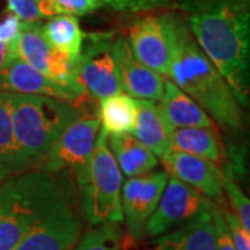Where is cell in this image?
<instances>
[{
	"label": "cell",
	"instance_id": "1",
	"mask_svg": "<svg viewBox=\"0 0 250 250\" xmlns=\"http://www.w3.org/2000/svg\"><path fill=\"white\" fill-rule=\"evenodd\" d=\"M207 59L231 86L242 107L250 93V0H175Z\"/></svg>",
	"mask_w": 250,
	"mask_h": 250
},
{
	"label": "cell",
	"instance_id": "2",
	"mask_svg": "<svg viewBox=\"0 0 250 250\" xmlns=\"http://www.w3.org/2000/svg\"><path fill=\"white\" fill-rule=\"evenodd\" d=\"M168 80L193 99L215 124L239 131L243 125L242 104L214 64L190 34L181 16Z\"/></svg>",
	"mask_w": 250,
	"mask_h": 250
},
{
	"label": "cell",
	"instance_id": "3",
	"mask_svg": "<svg viewBox=\"0 0 250 250\" xmlns=\"http://www.w3.org/2000/svg\"><path fill=\"white\" fill-rule=\"evenodd\" d=\"M13 124L11 175L36 170L57 136L80 117L78 106L59 99L9 93Z\"/></svg>",
	"mask_w": 250,
	"mask_h": 250
},
{
	"label": "cell",
	"instance_id": "4",
	"mask_svg": "<svg viewBox=\"0 0 250 250\" xmlns=\"http://www.w3.org/2000/svg\"><path fill=\"white\" fill-rule=\"evenodd\" d=\"M67 193L54 172L36 170L0 182V250H14L35 221Z\"/></svg>",
	"mask_w": 250,
	"mask_h": 250
},
{
	"label": "cell",
	"instance_id": "5",
	"mask_svg": "<svg viewBox=\"0 0 250 250\" xmlns=\"http://www.w3.org/2000/svg\"><path fill=\"white\" fill-rule=\"evenodd\" d=\"M83 214L88 223L100 225L124 221L121 190L123 174L107 145V134L100 129L86 175L81 182Z\"/></svg>",
	"mask_w": 250,
	"mask_h": 250
},
{
	"label": "cell",
	"instance_id": "6",
	"mask_svg": "<svg viewBox=\"0 0 250 250\" xmlns=\"http://www.w3.org/2000/svg\"><path fill=\"white\" fill-rule=\"evenodd\" d=\"M179 17L181 14L168 11L141 18L129 27L125 38L139 62L167 78L170 75Z\"/></svg>",
	"mask_w": 250,
	"mask_h": 250
},
{
	"label": "cell",
	"instance_id": "7",
	"mask_svg": "<svg viewBox=\"0 0 250 250\" xmlns=\"http://www.w3.org/2000/svg\"><path fill=\"white\" fill-rule=\"evenodd\" d=\"M100 129L98 116L78 117L57 136L39 168L54 174L68 171L80 185L86 175Z\"/></svg>",
	"mask_w": 250,
	"mask_h": 250
},
{
	"label": "cell",
	"instance_id": "8",
	"mask_svg": "<svg viewBox=\"0 0 250 250\" xmlns=\"http://www.w3.org/2000/svg\"><path fill=\"white\" fill-rule=\"evenodd\" d=\"M82 228L78 210L65 193L36 220L14 250H72Z\"/></svg>",
	"mask_w": 250,
	"mask_h": 250
},
{
	"label": "cell",
	"instance_id": "9",
	"mask_svg": "<svg viewBox=\"0 0 250 250\" xmlns=\"http://www.w3.org/2000/svg\"><path fill=\"white\" fill-rule=\"evenodd\" d=\"M18 59L45 74L52 80L70 86H81L78 82V62H74L47 43L41 22H22L14 41Z\"/></svg>",
	"mask_w": 250,
	"mask_h": 250
},
{
	"label": "cell",
	"instance_id": "10",
	"mask_svg": "<svg viewBox=\"0 0 250 250\" xmlns=\"http://www.w3.org/2000/svg\"><path fill=\"white\" fill-rule=\"evenodd\" d=\"M89 43L78 59V82L93 99L123 92L113 54V34H86Z\"/></svg>",
	"mask_w": 250,
	"mask_h": 250
},
{
	"label": "cell",
	"instance_id": "11",
	"mask_svg": "<svg viewBox=\"0 0 250 250\" xmlns=\"http://www.w3.org/2000/svg\"><path fill=\"white\" fill-rule=\"evenodd\" d=\"M210 203L196 189L168 177L153 214L146 223V236L159 238L192 220Z\"/></svg>",
	"mask_w": 250,
	"mask_h": 250
},
{
	"label": "cell",
	"instance_id": "12",
	"mask_svg": "<svg viewBox=\"0 0 250 250\" xmlns=\"http://www.w3.org/2000/svg\"><path fill=\"white\" fill-rule=\"evenodd\" d=\"M168 177L167 171L153 170L128 178L123 184V215L132 239H142L146 236V223L160 200Z\"/></svg>",
	"mask_w": 250,
	"mask_h": 250
},
{
	"label": "cell",
	"instance_id": "13",
	"mask_svg": "<svg viewBox=\"0 0 250 250\" xmlns=\"http://www.w3.org/2000/svg\"><path fill=\"white\" fill-rule=\"evenodd\" d=\"M0 92L47 96L75 106L88 96L82 86H70L52 80L18 57L0 71Z\"/></svg>",
	"mask_w": 250,
	"mask_h": 250
},
{
	"label": "cell",
	"instance_id": "14",
	"mask_svg": "<svg viewBox=\"0 0 250 250\" xmlns=\"http://www.w3.org/2000/svg\"><path fill=\"white\" fill-rule=\"evenodd\" d=\"M167 172L187 184L215 205H225L223 192V171L213 161L192 154L168 152L161 157Z\"/></svg>",
	"mask_w": 250,
	"mask_h": 250
},
{
	"label": "cell",
	"instance_id": "15",
	"mask_svg": "<svg viewBox=\"0 0 250 250\" xmlns=\"http://www.w3.org/2000/svg\"><path fill=\"white\" fill-rule=\"evenodd\" d=\"M113 54L121 90L134 99L159 102L166 78L135 57L125 36L113 38Z\"/></svg>",
	"mask_w": 250,
	"mask_h": 250
},
{
	"label": "cell",
	"instance_id": "16",
	"mask_svg": "<svg viewBox=\"0 0 250 250\" xmlns=\"http://www.w3.org/2000/svg\"><path fill=\"white\" fill-rule=\"evenodd\" d=\"M153 250H215L208 206L184 225L159 236Z\"/></svg>",
	"mask_w": 250,
	"mask_h": 250
},
{
	"label": "cell",
	"instance_id": "17",
	"mask_svg": "<svg viewBox=\"0 0 250 250\" xmlns=\"http://www.w3.org/2000/svg\"><path fill=\"white\" fill-rule=\"evenodd\" d=\"M172 129L156 102L136 99V118L132 135L160 159L170 152Z\"/></svg>",
	"mask_w": 250,
	"mask_h": 250
},
{
	"label": "cell",
	"instance_id": "18",
	"mask_svg": "<svg viewBox=\"0 0 250 250\" xmlns=\"http://www.w3.org/2000/svg\"><path fill=\"white\" fill-rule=\"evenodd\" d=\"M159 107L172 128L206 126L215 128V123L203 108L171 80H164L163 96Z\"/></svg>",
	"mask_w": 250,
	"mask_h": 250
},
{
	"label": "cell",
	"instance_id": "19",
	"mask_svg": "<svg viewBox=\"0 0 250 250\" xmlns=\"http://www.w3.org/2000/svg\"><path fill=\"white\" fill-rule=\"evenodd\" d=\"M170 152L187 153L215 164H220L225 157V147L217 128L206 126L174 128L170 139Z\"/></svg>",
	"mask_w": 250,
	"mask_h": 250
},
{
	"label": "cell",
	"instance_id": "20",
	"mask_svg": "<svg viewBox=\"0 0 250 250\" xmlns=\"http://www.w3.org/2000/svg\"><path fill=\"white\" fill-rule=\"evenodd\" d=\"M107 145L121 174L132 178L157 168V156L132 134L107 135Z\"/></svg>",
	"mask_w": 250,
	"mask_h": 250
},
{
	"label": "cell",
	"instance_id": "21",
	"mask_svg": "<svg viewBox=\"0 0 250 250\" xmlns=\"http://www.w3.org/2000/svg\"><path fill=\"white\" fill-rule=\"evenodd\" d=\"M42 34L47 43L74 62H78L86 34L82 31L78 18L74 16H56L42 24Z\"/></svg>",
	"mask_w": 250,
	"mask_h": 250
},
{
	"label": "cell",
	"instance_id": "22",
	"mask_svg": "<svg viewBox=\"0 0 250 250\" xmlns=\"http://www.w3.org/2000/svg\"><path fill=\"white\" fill-rule=\"evenodd\" d=\"M99 121L107 135L132 134L136 118V99L124 92L99 100Z\"/></svg>",
	"mask_w": 250,
	"mask_h": 250
},
{
	"label": "cell",
	"instance_id": "23",
	"mask_svg": "<svg viewBox=\"0 0 250 250\" xmlns=\"http://www.w3.org/2000/svg\"><path fill=\"white\" fill-rule=\"evenodd\" d=\"M123 231L120 224L106 223L93 225L83 233L72 250H121Z\"/></svg>",
	"mask_w": 250,
	"mask_h": 250
},
{
	"label": "cell",
	"instance_id": "24",
	"mask_svg": "<svg viewBox=\"0 0 250 250\" xmlns=\"http://www.w3.org/2000/svg\"><path fill=\"white\" fill-rule=\"evenodd\" d=\"M13 124L7 92H0V182L11 177Z\"/></svg>",
	"mask_w": 250,
	"mask_h": 250
},
{
	"label": "cell",
	"instance_id": "25",
	"mask_svg": "<svg viewBox=\"0 0 250 250\" xmlns=\"http://www.w3.org/2000/svg\"><path fill=\"white\" fill-rule=\"evenodd\" d=\"M223 192L225 203H228L229 210L238 217L241 224L250 231V202L249 197L239 187L238 181L223 172Z\"/></svg>",
	"mask_w": 250,
	"mask_h": 250
},
{
	"label": "cell",
	"instance_id": "26",
	"mask_svg": "<svg viewBox=\"0 0 250 250\" xmlns=\"http://www.w3.org/2000/svg\"><path fill=\"white\" fill-rule=\"evenodd\" d=\"M104 6L116 11L124 13H142L152 10L170 7L175 4V0H103Z\"/></svg>",
	"mask_w": 250,
	"mask_h": 250
},
{
	"label": "cell",
	"instance_id": "27",
	"mask_svg": "<svg viewBox=\"0 0 250 250\" xmlns=\"http://www.w3.org/2000/svg\"><path fill=\"white\" fill-rule=\"evenodd\" d=\"M208 210L213 220V228H214V249L215 250H238L232 238L229 235V231L227 228V224L224 221L221 210L218 205L210 202Z\"/></svg>",
	"mask_w": 250,
	"mask_h": 250
},
{
	"label": "cell",
	"instance_id": "28",
	"mask_svg": "<svg viewBox=\"0 0 250 250\" xmlns=\"http://www.w3.org/2000/svg\"><path fill=\"white\" fill-rule=\"evenodd\" d=\"M221 210V214L224 217V221L227 224V228L229 231V235L232 238L233 243L238 250H250V231H248L241 221L238 220V217L233 214L229 208H227L225 205L218 206Z\"/></svg>",
	"mask_w": 250,
	"mask_h": 250
},
{
	"label": "cell",
	"instance_id": "29",
	"mask_svg": "<svg viewBox=\"0 0 250 250\" xmlns=\"http://www.w3.org/2000/svg\"><path fill=\"white\" fill-rule=\"evenodd\" d=\"M52 1L60 11V16L67 14L74 17L95 13L96 10L104 6L103 0H52Z\"/></svg>",
	"mask_w": 250,
	"mask_h": 250
},
{
	"label": "cell",
	"instance_id": "30",
	"mask_svg": "<svg viewBox=\"0 0 250 250\" xmlns=\"http://www.w3.org/2000/svg\"><path fill=\"white\" fill-rule=\"evenodd\" d=\"M10 13L16 14L22 22H36L41 18L38 0H6Z\"/></svg>",
	"mask_w": 250,
	"mask_h": 250
},
{
	"label": "cell",
	"instance_id": "31",
	"mask_svg": "<svg viewBox=\"0 0 250 250\" xmlns=\"http://www.w3.org/2000/svg\"><path fill=\"white\" fill-rule=\"evenodd\" d=\"M22 21L13 13H9L7 16L0 21V42L13 45L17 38L20 28Z\"/></svg>",
	"mask_w": 250,
	"mask_h": 250
},
{
	"label": "cell",
	"instance_id": "32",
	"mask_svg": "<svg viewBox=\"0 0 250 250\" xmlns=\"http://www.w3.org/2000/svg\"><path fill=\"white\" fill-rule=\"evenodd\" d=\"M17 59V54L14 50V43L13 45H7L0 42V71L3 68H6L10 62Z\"/></svg>",
	"mask_w": 250,
	"mask_h": 250
}]
</instances>
